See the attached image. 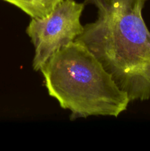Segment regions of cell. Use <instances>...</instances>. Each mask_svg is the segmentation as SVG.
<instances>
[{
    "label": "cell",
    "instance_id": "obj_1",
    "mask_svg": "<svg viewBox=\"0 0 150 151\" xmlns=\"http://www.w3.org/2000/svg\"><path fill=\"white\" fill-rule=\"evenodd\" d=\"M147 0H85L97 19L75 41L83 44L130 102L150 99V32L143 18Z\"/></svg>",
    "mask_w": 150,
    "mask_h": 151
},
{
    "label": "cell",
    "instance_id": "obj_2",
    "mask_svg": "<svg viewBox=\"0 0 150 151\" xmlns=\"http://www.w3.org/2000/svg\"><path fill=\"white\" fill-rule=\"evenodd\" d=\"M40 71L49 94L71 111V120L117 117L130 103L96 56L74 41L52 55Z\"/></svg>",
    "mask_w": 150,
    "mask_h": 151
},
{
    "label": "cell",
    "instance_id": "obj_3",
    "mask_svg": "<svg viewBox=\"0 0 150 151\" xmlns=\"http://www.w3.org/2000/svg\"><path fill=\"white\" fill-rule=\"evenodd\" d=\"M84 7L85 2L63 0L46 17L31 19L26 32L35 48L34 70H40L54 53L82 33L80 17Z\"/></svg>",
    "mask_w": 150,
    "mask_h": 151
},
{
    "label": "cell",
    "instance_id": "obj_4",
    "mask_svg": "<svg viewBox=\"0 0 150 151\" xmlns=\"http://www.w3.org/2000/svg\"><path fill=\"white\" fill-rule=\"evenodd\" d=\"M16 6L32 19H44L63 0H3Z\"/></svg>",
    "mask_w": 150,
    "mask_h": 151
}]
</instances>
